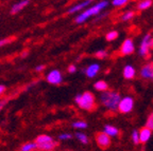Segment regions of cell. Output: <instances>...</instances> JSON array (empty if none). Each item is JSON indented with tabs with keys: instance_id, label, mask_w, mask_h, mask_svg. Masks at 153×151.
<instances>
[{
	"instance_id": "1",
	"label": "cell",
	"mask_w": 153,
	"mask_h": 151,
	"mask_svg": "<svg viewBox=\"0 0 153 151\" xmlns=\"http://www.w3.org/2000/svg\"><path fill=\"white\" fill-rule=\"evenodd\" d=\"M108 5V2L106 0H102L100 2L96 3L95 5L88 7V9H86L84 12H82L81 14L78 15V16L76 17V22L79 24L83 23V22H85L88 18L95 16V15H98L99 13H100L101 11H103Z\"/></svg>"
},
{
	"instance_id": "2",
	"label": "cell",
	"mask_w": 153,
	"mask_h": 151,
	"mask_svg": "<svg viewBox=\"0 0 153 151\" xmlns=\"http://www.w3.org/2000/svg\"><path fill=\"white\" fill-rule=\"evenodd\" d=\"M120 99H121V95L115 91H104L100 96L101 104L112 111L118 109V104Z\"/></svg>"
},
{
	"instance_id": "3",
	"label": "cell",
	"mask_w": 153,
	"mask_h": 151,
	"mask_svg": "<svg viewBox=\"0 0 153 151\" xmlns=\"http://www.w3.org/2000/svg\"><path fill=\"white\" fill-rule=\"evenodd\" d=\"M74 102L78 104L80 108L91 111L95 107V96L91 92H84L82 94H76L74 97Z\"/></svg>"
},
{
	"instance_id": "4",
	"label": "cell",
	"mask_w": 153,
	"mask_h": 151,
	"mask_svg": "<svg viewBox=\"0 0 153 151\" xmlns=\"http://www.w3.org/2000/svg\"><path fill=\"white\" fill-rule=\"evenodd\" d=\"M134 108V99L131 96H124L118 104V110L121 113H130Z\"/></svg>"
},
{
	"instance_id": "5",
	"label": "cell",
	"mask_w": 153,
	"mask_h": 151,
	"mask_svg": "<svg viewBox=\"0 0 153 151\" xmlns=\"http://www.w3.org/2000/svg\"><path fill=\"white\" fill-rule=\"evenodd\" d=\"M152 45H153L152 37H151L150 34H147V35L143 38V40H141V43H140V47H139V55L143 57L147 56V54H148V52H149V49H150V47Z\"/></svg>"
},
{
	"instance_id": "6",
	"label": "cell",
	"mask_w": 153,
	"mask_h": 151,
	"mask_svg": "<svg viewBox=\"0 0 153 151\" xmlns=\"http://www.w3.org/2000/svg\"><path fill=\"white\" fill-rule=\"evenodd\" d=\"M46 80L51 85H60L63 81V76L59 70H52L46 76Z\"/></svg>"
},
{
	"instance_id": "7",
	"label": "cell",
	"mask_w": 153,
	"mask_h": 151,
	"mask_svg": "<svg viewBox=\"0 0 153 151\" xmlns=\"http://www.w3.org/2000/svg\"><path fill=\"white\" fill-rule=\"evenodd\" d=\"M135 51V45H134L133 40L128 38L123 41V43L121 45V48H120V52H121L122 55H130L132 53H134Z\"/></svg>"
},
{
	"instance_id": "8",
	"label": "cell",
	"mask_w": 153,
	"mask_h": 151,
	"mask_svg": "<svg viewBox=\"0 0 153 151\" xmlns=\"http://www.w3.org/2000/svg\"><path fill=\"white\" fill-rule=\"evenodd\" d=\"M96 141H97L98 146L101 147L102 149L108 148L111 145V137L108 134H105L104 132L98 133L97 136H96Z\"/></svg>"
},
{
	"instance_id": "9",
	"label": "cell",
	"mask_w": 153,
	"mask_h": 151,
	"mask_svg": "<svg viewBox=\"0 0 153 151\" xmlns=\"http://www.w3.org/2000/svg\"><path fill=\"white\" fill-rule=\"evenodd\" d=\"M99 71H100V65H98V64H91V65H89L87 68H85L83 70L84 74L89 78L95 77V76L99 73Z\"/></svg>"
},
{
	"instance_id": "10",
	"label": "cell",
	"mask_w": 153,
	"mask_h": 151,
	"mask_svg": "<svg viewBox=\"0 0 153 151\" xmlns=\"http://www.w3.org/2000/svg\"><path fill=\"white\" fill-rule=\"evenodd\" d=\"M91 1L93 0H84V1H82V2H79L78 4L74 5V7H71L69 10H68V14H74V13H78L79 11H81V10L85 9V7H87L89 4L91 3Z\"/></svg>"
},
{
	"instance_id": "11",
	"label": "cell",
	"mask_w": 153,
	"mask_h": 151,
	"mask_svg": "<svg viewBox=\"0 0 153 151\" xmlns=\"http://www.w3.org/2000/svg\"><path fill=\"white\" fill-rule=\"evenodd\" d=\"M140 75L143 78H152L153 77V62L147 64L140 70Z\"/></svg>"
},
{
	"instance_id": "12",
	"label": "cell",
	"mask_w": 153,
	"mask_h": 151,
	"mask_svg": "<svg viewBox=\"0 0 153 151\" xmlns=\"http://www.w3.org/2000/svg\"><path fill=\"white\" fill-rule=\"evenodd\" d=\"M151 135H152V131L148 128H143L139 131V142L141 143H147L150 139Z\"/></svg>"
},
{
	"instance_id": "13",
	"label": "cell",
	"mask_w": 153,
	"mask_h": 151,
	"mask_svg": "<svg viewBox=\"0 0 153 151\" xmlns=\"http://www.w3.org/2000/svg\"><path fill=\"white\" fill-rule=\"evenodd\" d=\"M29 4V0H22L19 2L15 3L12 7H11V14H17L22 11V9H25V7Z\"/></svg>"
},
{
	"instance_id": "14",
	"label": "cell",
	"mask_w": 153,
	"mask_h": 151,
	"mask_svg": "<svg viewBox=\"0 0 153 151\" xmlns=\"http://www.w3.org/2000/svg\"><path fill=\"white\" fill-rule=\"evenodd\" d=\"M103 132H104L105 134H108L110 137H115V136H117V135H118V133H119V130L115 127V126L105 125L104 128H103Z\"/></svg>"
},
{
	"instance_id": "15",
	"label": "cell",
	"mask_w": 153,
	"mask_h": 151,
	"mask_svg": "<svg viewBox=\"0 0 153 151\" xmlns=\"http://www.w3.org/2000/svg\"><path fill=\"white\" fill-rule=\"evenodd\" d=\"M135 69H134L133 66L131 65H127L123 69V77L126 79H132V78L135 76Z\"/></svg>"
},
{
	"instance_id": "16",
	"label": "cell",
	"mask_w": 153,
	"mask_h": 151,
	"mask_svg": "<svg viewBox=\"0 0 153 151\" xmlns=\"http://www.w3.org/2000/svg\"><path fill=\"white\" fill-rule=\"evenodd\" d=\"M55 147H56V143H55L54 141L45 143V144L37 145V149L41 151H51L52 149H54Z\"/></svg>"
},
{
	"instance_id": "17",
	"label": "cell",
	"mask_w": 153,
	"mask_h": 151,
	"mask_svg": "<svg viewBox=\"0 0 153 151\" xmlns=\"http://www.w3.org/2000/svg\"><path fill=\"white\" fill-rule=\"evenodd\" d=\"M52 141H53V139L50 136V135L42 134V135H38V136L36 137L35 144H36V146H37V145L45 144V143H48V142H52Z\"/></svg>"
},
{
	"instance_id": "18",
	"label": "cell",
	"mask_w": 153,
	"mask_h": 151,
	"mask_svg": "<svg viewBox=\"0 0 153 151\" xmlns=\"http://www.w3.org/2000/svg\"><path fill=\"white\" fill-rule=\"evenodd\" d=\"M94 88H95L97 91H100V92H104V91H108V84L103 81V80H98L96 81L95 85H94Z\"/></svg>"
},
{
	"instance_id": "19",
	"label": "cell",
	"mask_w": 153,
	"mask_h": 151,
	"mask_svg": "<svg viewBox=\"0 0 153 151\" xmlns=\"http://www.w3.org/2000/svg\"><path fill=\"white\" fill-rule=\"evenodd\" d=\"M152 5V0H141L140 2H138L137 5V9L143 11V10H147Z\"/></svg>"
},
{
	"instance_id": "20",
	"label": "cell",
	"mask_w": 153,
	"mask_h": 151,
	"mask_svg": "<svg viewBox=\"0 0 153 151\" xmlns=\"http://www.w3.org/2000/svg\"><path fill=\"white\" fill-rule=\"evenodd\" d=\"M35 149H37V146H36L35 142H30V143H27V144L22 145V148H20V151H34Z\"/></svg>"
},
{
	"instance_id": "21",
	"label": "cell",
	"mask_w": 153,
	"mask_h": 151,
	"mask_svg": "<svg viewBox=\"0 0 153 151\" xmlns=\"http://www.w3.org/2000/svg\"><path fill=\"white\" fill-rule=\"evenodd\" d=\"M76 137L78 141H80V142L82 143V144H88V137H87V135L84 134V133L82 132H76Z\"/></svg>"
},
{
	"instance_id": "22",
	"label": "cell",
	"mask_w": 153,
	"mask_h": 151,
	"mask_svg": "<svg viewBox=\"0 0 153 151\" xmlns=\"http://www.w3.org/2000/svg\"><path fill=\"white\" fill-rule=\"evenodd\" d=\"M72 127L74 128V129H86L87 128V124L85 123V122H83V120H76V122H74L72 123Z\"/></svg>"
},
{
	"instance_id": "23",
	"label": "cell",
	"mask_w": 153,
	"mask_h": 151,
	"mask_svg": "<svg viewBox=\"0 0 153 151\" xmlns=\"http://www.w3.org/2000/svg\"><path fill=\"white\" fill-rule=\"evenodd\" d=\"M117 37H118V32L117 31H111L106 34L105 39L108 40V41H113V40L117 39Z\"/></svg>"
},
{
	"instance_id": "24",
	"label": "cell",
	"mask_w": 153,
	"mask_h": 151,
	"mask_svg": "<svg viewBox=\"0 0 153 151\" xmlns=\"http://www.w3.org/2000/svg\"><path fill=\"white\" fill-rule=\"evenodd\" d=\"M132 141H133V143L135 145H137L139 143V132H138V130L136 129H134L133 131H132Z\"/></svg>"
},
{
	"instance_id": "25",
	"label": "cell",
	"mask_w": 153,
	"mask_h": 151,
	"mask_svg": "<svg viewBox=\"0 0 153 151\" xmlns=\"http://www.w3.org/2000/svg\"><path fill=\"white\" fill-rule=\"evenodd\" d=\"M133 17H134V12L129 11V12H126L124 14H122L121 20H122V21H129V20H131Z\"/></svg>"
},
{
	"instance_id": "26",
	"label": "cell",
	"mask_w": 153,
	"mask_h": 151,
	"mask_svg": "<svg viewBox=\"0 0 153 151\" xmlns=\"http://www.w3.org/2000/svg\"><path fill=\"white\" fill-rule=\"evenodd\" d=\"M146 128H148L151 131H153V112H151L150 115L148 116V119H147V123H146Z\"/></svg>"
},
{
	"instance_id": "27",
	"label": "cell",
	"mask_w": 153,
	"mask_h": 151,
	"mask_svg": "<svg viewBox=\"0 0 153 151\" xmlns=\"http://www.w3.org/2000/svg\"><path fill=\"white\" fill-rule=\"evenodd\" d=\"M95 56L99 59H103L108 56V52H106L105 50H99V51H97V52L95 53Z\"/></svg>"
},
{
	"instance_id": "28",
	"label": "cell",
	"mask_w": 153,
	"mask_h": 151,
	"mask_svg": "<svg viewBox=\"0 0 153 151\" xmlns=\"http://www.w3.org/2000/svg\"><path fill=\"white\" fill-rule=\"evenodd\" d=\"M128 1H129V0H113L112 4H113V7H123V5L126 4Z\"/></svg>"
},
{
	"instance_id": "29",
	"label": "cell",
	"mask_w": 153,
	"mask_h": 151,
	"mask_svg": "<svg viewBox=\"0 0 153 151\" xmlns=\"http://www.w3.org/2000/svg\"><path fill=\"white\" fill-rule=\"evenodd\" d=\"M72 137V135L70 133H62V134L59 135V139L61 141H68Z\"/></svg>"
},
{
	"instance_id": "30",
	"label": "cell",
	"mask_w": 153,
	"mask_h": 151,
	"mask_svg": "<svg viewBox=\"0 0 153 151\" xmlns=\"http://www.w3.org/2000/svg\"><path fill=\"white\" fill-rule=\"evenodd\" d=\"M11 43V39L10 38H3V39H0V48L3 47V45H7V43Z\"/></svg>"
},
{
	"instance_id": "31",
	"label": "cell",
	"mask_w": 153,
	"mask_h": 151,
	"mask_svg": "<svg viewBox=\"0 0 153 151\" xmlns=\"http://www.w3.org/2000/svg\"><path fill=\"white\" fill-rule=\"evenodd\" d=\"M68 72H69V73H76V67L74 66V65H70L69 67H68Z\"/></svg>"
},
{
	"instance_id": "32",
	"label": "cell",
	"mask_w": 153,
	"mask_h": 151,
	"mask_svg": "<svg viewBox=\"0 0 153 151\" xmlns=\"http://www.w3.org/2000/svg\"><path fill=\"white\" fill-rule=\"evenodd\" d=\"M44 69H45V66H44V65H39V66H37L35 68V71L36 72H42Z\"/></svg>"
},
{
	"instance_id": "33",
	"label": "cell",
	"mask_w": 153,
	"mask_h": 151,
	"mask_svg": "<svg viewBox=\"0 0 153 151\" xmlns=\"http://www.w3.org/2000/svg\"><path fill=\"white\" fill-rule=\"evenodd\" d=\"M7 99H3V100H0V110H1V109L3 108V107L5 106V104H7Z\"/></svg>"
},
{
	"instance_id": "34",
	"label": "cell",
	"mask_w": 153,
	"mask_h": 151,
	"mask_svg": "<svg viewBox=\"0 0 153 151\" xmlns=\"http://www.w3.org/2000/svg\"><path fill=\"white\" fill-rule=\"evenodd\" d=\"M5 91V87L3 85H0V95H2Z\"/></svg>"
},
{
	"instance_id": "35",
	"label": "cell",
	"mask_w": 153,
	"mask_h": 151,
	"mask_svg": "<svg viewBox=\"0 0 153 151\" xmlns=\"http://www.w3.org/2000/svg\"><path fill=\"white\" fill-rule=\"evenodd\" d=\"M108 13H104V14H101L100 15V17H99V18H97V19H95V21H98L99 19H102V18H104L105 16H108Z\"/></svg>"
},
{
	"instance_id": "36",
	"label": "cell",
	"mask_w": 153,
	"mask_h": 151,
	"mask_svg": "<svg viewBox=\"0 0 153 151\" xmlns=\"http://www.w3.org/2000/svg\"><path fill=\"white\" fill-rule=\"evenodd\" d=\"M28 54H29V52H28V51H25V52H22V54H20V56H22V58H24V57H26Z\"/></svg>"
},
{
	"instance_id": "37",
	"label": "cell",
	"mask_w": 153,
	"mask_h": 151,
	"mask_svg": "<svg viewBox=\"0 0 153 151\" xmlns=\"http://www.w3.org/2000/svg\"><path fill=\"white\" fill-rule=\"evenodd\" d=\"M34 151H41V150H38V149H35V150H34Z\"/></svg>"
},
{
	"instance_id": "38",
	"label": "cell",
	"mask_w": 153,
	"mask_h": 151,
	"mask_svg": "<svg viewBox=\"0 0 153 151\" xmlns=\"http://www.w3.org/2000/svg\"><path fill=\"white\" fill-rule=\"evenodd\" d=\"M152 79H153V77H152Z\"/></svg>"
}]
</instances>
